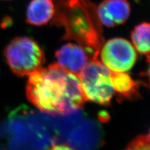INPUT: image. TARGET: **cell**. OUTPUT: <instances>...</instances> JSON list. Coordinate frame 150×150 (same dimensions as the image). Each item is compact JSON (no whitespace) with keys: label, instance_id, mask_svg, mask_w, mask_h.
Returning <instances> with one entry per match:
<instances>
[{"label":"cell","instance_id":"cell-1","mask_svg":"<svg viewBox=\"0 0 150 150\" xmlns=\"http://www.w3.org/2000/svg\"><path fill=\"white\" fill-rule=\"evenodd\" d=\"M26 93L37 108L53 115L72 113L86 101L78 75L57 63L41 67L29 75Z\"/></svg>","mask_w":150,"mask_h":150},{"label":"cell","instance_id":"cell-2","mask_svg":"<svg viewBox=\"0 0 150 150\" xmlns=\"http://www.w3.org/2000/svg\"><path fill=\"white\" fill-rule=\"evenodd\" d=\"M51 24L63 27V38L74 40L86 50L91 60L98 59L104 43L102 24L96 6L90 0H53Z\"/></svg>","mask_w":150,"mask_h":150},{"label":"cell","instance_id":"cell-3","mask_svg":"<svg viewBox=\"0 0 150 150\" xmlns=\"http://www.w3.org/2000/svg\"><path fill=\"white\" fill-rule=\"evenodd\" d=\"M6 62L18 76H29L41 68L45 62L43 50L35 41L18 36L6 45L3 51Z\"/></svg>","mask_w":150,"mask_h":150},{"label":"cell","instance_id":"cell-4","mask_svg":"<svg viewBox=\"0 0 150 150\" xmlns=\"http://www.w3.org/2000/svg\"><path fill=\"white\" fill-rule=\"evenodd\" d=\"M86 100L108 105L115 93L111 71L98 59L90 61L78 75Z\"/></svg>","mask_w":150,"mask_h":150},{"label":"cell","instance_id":"cell-5","mask_svg":"<svg viewBox=\"0 0 150 150\" xmlns=\"http://www.w3.org/2000/svg\"><path fill=\"white\" fill-rule=\"evenodd\" d=\"M100 54L101 62L114 72L128 71L137 58L133 45L121 38H115L103 43Z\"/></svg>","mask_w":150,"mask_h":150},{"label":"cell","instance_id":"cell-6","mask_svg":"<svg viewBox=\"0 0 150 150\" xmlns=\"http://www.w3.org/2000/svg\"><path fill=\"white\" fill-rule=\"evenodd\" d=\"M55 57L56 63L60 67L78 76L91 61L90 56L82 46L71 43L64 45L56 51Z\"/></svg>","mask_w":150,"mask_h":150},{"label":"cell","instance_id":"cell-7","mask_svg":"<svg viewBox=\"0 0 150 150\" xmlns=\"http://www.w3.org/2000/svg\"><path fill=\"white\" fill-rule=\"evenodd\" d=\"M96 9L102 25L108 28L124 24L131 14L128 0H103L96 6Z\"/></svg>","mask_w":150,"mask_h":150},{"label":"cell","instance_id":"cell-8","mask_svg":"<svg viewBox=\"0 0 150 150\" xmlns=\"http://www.w3.org/2000/svg\"><path fill=\"white\" fill-rule=\"evenodd\" d=\"M55 12L53 0H32L26 13V22L33 26L46 25L52 20Z\"/></svg>","mask_w":150,"mask_h":150},{"label":"cell","instance_id":"cell-9","mask_svg":"<svg viewBox=\"0 0 150 150\" xmlns=\"http://www.w3.org/2000/svg\"><path fill=\"white\" fill-rule=\"evenodd\" d=\"M114 90L121 98H134L138 95V84L125 72L111 71Z\"/></svg>","mask_w":150,"mask_h":150},{"label":"cell","instance_id":"cell-10","mask_svg":"<svg viewBox=\"0 0 150 150\" xmlns=\"http://www.w3.org/2000/svg\"><path fill=\"white\" fill-rule=\"evenodd\" d=\"M134 46L140 53L149 56V24L143 22L136 26L131 33Z\"/></svg>","mask_w":150,"mask_h":150},{"label":"cell","instance_id":"cell-11","mask_svg":"<svg viewBox=\"0 0 150 150\" xmlns=\"http://www.w3.org/2000/svg\"><path fill=\"white\" fill-rule=\"evenodd\" d=\"M126 150H150L149 134L137 137L130 143Z\"/></svg>","mask_w":150,"mask_h":150},{"label":"cell","instance_id":"cell-12","mask_svg":"<svg viewBox=\"0 0 150 150\" xmlns=\"http://www.w3.org/2000/svg\"><path fill=\"white\" fill-rule=\"evenodd\" d=\"M46 150H74L71 148H70L67 145L59 144V145H53L50 148Z\"/></svg>","mask_w":150,"mask_h":150},{"label":"cell","instance_id":"cell-13","mask_svg":"<svg viewBox=\"0 0 150 150\" xmlns=\"http://www.w3.org/2000/svg\"><path fill=\"white\" fill-rule=\"evenodd\" d=\"M7 1H9V0H7Z\"/></svg>","mask_w":150,"mask_h":150}]
</instances>
